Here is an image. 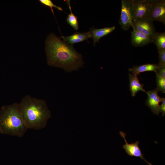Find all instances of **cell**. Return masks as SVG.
Instances as JSON below:
<instances>
[{
    "mask_svg": "<svg viewBox=\"0 0 165 165\" xmlns=\"http://www.w3.org/2000/svg\"><path fill=\"white\" fill-rule=\"evenodd\" d=\"M46 51L48 65L61 68L67 72L77 70L84 64L82 55L72 45L53 33L50 34L46 39Z\"/></svg>",
    "mask_w": 165,
    "mask_h": 165,
    "instance_id": "cell-1",
    "label": "cell"
},
{
    "mask_svg": "<svg viewBox=\"0 0 165 165\" xmlns=\"http://www.w3.org/2000/svg\"><path fill=\"white\" fill-rule=\"evenodd\" d=\"M18 109L27 128L38 130L45 128L51 113L45 100L29 95L25 96L18 103Z\"/></svg>",
    "mask_w": 165,
    "mask_h": 165,
    "instance_id": "cell-2",
    "label": "cell"
},
{
    "mask_svg": "<svg viewBox=\"0 0 165 165\" xmlns=\"http://www.w3.org/2000/svg\"><path fill=\"white\" fill-rule=\"evenodd\" d=\"M28 129L18 109V103L2 107L0 110V133L21 138Z\"/></svg>",
    "mask_w": 165,
    "mask_h": 165,
    "instance_id": "cell-3",
    "label": "cell"
},
{
    "mask_svg": "<svg viewBox=\"0 0 165 165\" xmlns=\"http://www.w3.org/2000/svg\"><path fill=\"white\" fill-rule=\"evenodd\" d=\"M134 0H122L120 16L119 21L122 28L128 30L132 26L133 19Z\"/></svg>",
    "mask_w": 165,
    "mask_h": 165,
    "instance_id": "cell-4",
    "label": "cell"
},
{
    "mask_svg": "<svg viewBox=\"0 0 165 165\" xmlns=\"http://www.w3.org/2000/svg\"><path fill=\"white\" fill-rule=\"evenodd\" d=\"M154 0H134L133 20L148 18Z\"/></svg>",
    "mask_w": 165,
    "mask_h": 165,
    "instance_id": "cell-5",
    "label": "cell"
},
{
    "mask_svg": "<svg viewBox=\"0 0 165 165\" xmlns=\"http://www.w3.org/2000/svg\"><path fill=\"white\" fill-rule=\"evenodd\" d=\"M148 19L165 24V0H154Z\"/></svg>",
    "mask_w": 165,
    "mask_h": 165,
    "instance_id": "cell-6",
    "label": "cell"
},
{
    "mask_svg": "<svg viewBox=\"0 0 165 165\" xmlns=\"http://www.w3.org/2000/svg\"><path fill=\"white\" fill-rule=\"evenodd\" d=\"M132 26L133 29L152 37L156 32L153 22L148 18L133 20Z\"/></svg>",
    "mask_w": 165,
    "mask_h": 165,
    "instance_id": "cell-7",
    "label": "cell"
},
{
    "mask_svg": "<svg viewBox=\"0 0 165 165\" xmlns=\"http://www.w3.org/2000/svg\"><path fill=\"white\" fill-rule=\"evenodd\" d=\"M119 134L125 142V144L123 145V148L128 155L130 156L139 157L149 165H152L151 163L148 162L144 157V154L142 153L138 145L139 142L138 141L134 143H128L126 138V134L121 131L119 132Z\"/></svg>",
    "mask_w": 165,
    "mask_h": 165,
    "instance_id": "cell-8",
    "label": "cell"
},
{
    "mask_svg": "<svg viewBox=\"0 0 165 165\" xmlns=\"http://www.w3.org/2000/svg\"><path fill=\"white\" fill-rule=\"evenodd\" d=\"M159 91L157 88L146 92L147 98L146 105L148 106L152 112L155 114L159 115L160 113L159 103L161 102L163 97H160L158 94Z\"/></svg>",
    "mask_w": 165,
    "mask_h": 165,
    "instance_id": "cell-9",
    "label": "cell"
},
{
    "mask_svg": "<svg viewBox=\"0 0 165 165\" xmlns=\"http://www.w3.org/2000/svg\"><path fill=\"white\" fill-rule=\"evenodd\" d=\"M153 37L134 29L131 32V42L135 47L142 46L152 42Z\"/></svg>",
    "mask_w": 165,
    "mask_h": 165,
    "instance_id": "cell-10",
    "label": "cell"
},
{
    "mask_svg": "<svg viewBox=\"0 0 165 165\" xmlns=\"http://www.w3.org/2000/svg\"><path fill=\"white\" fill-rule=\"evenodd\" d=\"M63 41L67 44L72 45L73 44L87 40L91 38L90 31L86 32L80 33L76 32L69 36H61Z\"/></svg>",
    "mask_w": 165,
    "mask_h": 165,
    "instance_id": "cell-11",
    "label": "cell"
},
{
    "mask_svg": "<svg viewBox=\"0 0 165 165\" xmlns=\"http://www.w3.org/2000/svg\"><path fill=\"white\" fill-rule=\"evenodd\" d=\"M115 28V27L113 26L99 29L95 28L91 29L90 31V32L91 38L93 39L94 45L95 46L97 42L98 43L100 39L102 37L113 31Z\"/></svg>",
    "mask_w": 165,
    "mask_h": 165,
    "instance_id": "cell-12",
    "label": "cell"
},
{
    "mask_svg": "<svg viewBox=\"0 0 165 165\" xmlns=\"http://www.w3.org/2000/svg\"><path fill=\"white\" fill-rule=\"evenodd\" d=\"M129 75V87L131 96H135L139 91H142L146 93V92L143 88L144 84L140 83L137 75H132L130 73Z\"/></svg>",
    "mask_w": 165,
    "mask_h": 165,
    "instance_id": "cell-13",
    "label": "cell"
},
{
    "mask_svg": "<svg viewBox=\"0 0 165 165\" xmlns=\"http://www.w3.org/2000/svg\"><path fill=\"white\" fill-rule=\"evenodd\" d=\"M158 67V64H146L139 66L136 65L132 68H129L128 70L133 74L137 75L141 73L147 71H153L156 72Z\"/></svg>",
    "mask_w": 165,
    "mask_h": 165,
    "instance_id": "cell-14",
    "label": "cell"
},
{
    "mask_svg": "<svg viewBox=\"0 0 165 165\" xmlns=\"http://www.w3.org/2000/svg\"><path fill=\"white\" fill-rule=\"evenodd\" d=\"M158 50L165 49V32H156L153 37L152 42Z\"/></svg>",
    "mask_w": 165,
    "mask_h": 165,
    "instance_id": "cell-15",
    "label": "cell"
},
{
    "mask_svg": "<svg viewBox=\"0 0 165 165\" xmlns=\"http://www.w3.org/2000/svg\"><path fill=\"white\" fill-rule=\"evenodd\" d=\"M70 2V0L67 1V3L69 6V9L71 12L68 15L66 20L68 24L75 30H77L79 28L77 18L72 12Z\"/></svg>",
    "mask_w": 165,
    "mask_h": 165,
    "instance_id": "cell-16",
    "label": "cell"
},
{
    "mask_svg": "<svg viewBox=\"0 0 165 165\" xmlns=\"http://www.w3.org/2000/svg\"><path fill=\"white\" fill-rule=\"evenodd\" d=\"M157 88L163 93H165V78L156 75Z\"/></svg>",
    "mask_w": 165,
    "mask_h": 165,
    "instance_id": "cell-17",
    "label": "cell"
},
{
    "mask_svg": "<svg viewBox=\"0 0 165 165\" xmlns=\"http://www.w3.org/2000/svg\"><path fill=\"white\" fill-rule=\"evenodd\" d=\"M39 2L42 4L46 6L50 7L51 8V9L53 14L54 15V13L53 9V7L56 8L58 10L63 11L62 8L60 7L56 6L50 0H40Z\"/></svg>",
    "mask_w": 165,
    "mask_h": 165,
    "instance_id": "cell-18",
    "label": "cell"
},
{
    "mask_svg": "<svg viewBox=\"0 0 165 165\" xmlns=\"http://www.w3.org/2000/svg\"><path fill=\"white\" fill-rule=\"evenodd\" d=\"M158 51L159 61L158 64H165V49L159 50Z\"/></svg>",
    "mask_w": 165,
    "mask_h": 165,
    "instance_id": "cell-19",
    "label": "cell"
},
{
    "mask_svg": "<svg viewBox=\"0 0 165 165\" xmlns=\"http://www.w3.org/2000/svg\"><path fill=\"white\" fill-rule=\"evenodd\" d=\"M159 67L156 72V75L165 78V64L159 65Z\"/></svg>",
    "mask_w": 165,
    "mask_h": 165,
    "instance_id": "cell-20",
    "label": "cell"
},
{
    "mask_svg": "<svg viewBox=\"0 0 165 165\" xmlns=\"http://www.w3.org/2000/svg\"><path fill=\"white\" fill-rule=\"evenodd\" d=\"M162 104L160 105L159 112L162 113V116H164L165 114V98L163 97L162 101Z\"/></svg>",
    "mask_w": 165,
    "mask_h": 165,
    "instance_id": "cell-21",
    "label": "cell"
}]
</instances>
